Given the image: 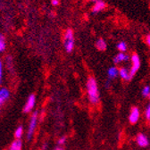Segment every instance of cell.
Returning <instances> with one entry per match:
<instances>
[{
    "label": "cell",
    "instance_id": "1",
    "mask_svg": "<svg viewBox=\"0 0 150 150\" xmlns=\"http://www.w3.org/2000/svg\"><path fill=\"white\" fill-rule=\"evenodd\" d=\"M87 92L89 98V101L93 105H97L99 102V94L98 88V83L95 78L89 77L87 81Z\"/></svg>",
    "mask_w": 150,
    "mask_h": 150
},
{
    "label": "cell",
    "instance_id": "2",
    "mask_svg": "<svg viewBox=\"0 0 150 150\" xmlns=\"http://www.w3.org/2000/svg\"><path fill=\"white\" fill-rule=\"evenodd\" d=\"M64 47L67 53H71L74 47V37L73 31L71 29H67L64 34Z\"/></svg>",
    "mask_w": 150,
    "mask_h": 150
},
{
    "label": "cell",
    "instance_id": "3",
    "mask_svg": "<svg viewBox=\"0 0 150 150\" xmlns=\"http://www.w3.org/2000/svg\"><path fill=\"white\" fill-rule=\"evenodd\" d=\"M38 121H39V114L38 112H34L31 115V117L30 119V122L28 125V130H27V140H30L34 135V132L36 130Z\"/></svg>",
    "mask_w": 150,
    "mask_h": 150
},
{
    "label": "cell",
    "instance_id": "4",
    "mask_svg": "<svg viewBox=\"0 0 150 150\" xmlns=\"http://www.w3.org/2000/svg\"><path fill=\"white\" fill-rule=\"evenodd\" d=\"M131 63H132V66H131V69L129 71V77L130 79H132V77L136 74V72L140 67V59L137 54H133L131 55Z\"/></svg>",
    "mask_w": 150,
    "mask_h": 150
},
{
    "label": "cell",
    "instance_id": "5",
    "mask_svg": "<svg viewBox=\"0 0 150 150\" xmlns=\"http://www.w3.org/2000/svg\"><path fill=\"white\" fill-rule=\"evenodd\" d=\"M35 104H36V97L33 94L29 96V98H27V101L24 105V107H23V112L25 114H29L30 112L32 111V109L34 108L35 106Z\"/></svg>",
    "mask_w": 150,
    "mask_h": 150
},
{
    "label": "cell",
    "instance_id": "6",
    "mask_svg": "<svg viewBox=\"0 0 150 150\" xmlns=\"http://www.w3.org/2000/svg\"><path fill=\"white\" fill-rule=\"evenodd\" d=\"M92 2H94V6L92 7V12L94 13H98L101 12L105 7V3L103 0H92Z\"/></svg>",
    "mask_w": 150,
    "mask_h": 150
},
{
    "label": "cell",
    "instance_id": "7",
    "mask_svg": "<svg viewBox=\"0 0 150 150\" xmlns=\"http://www.w3.org/2000/svg\"><path fill=\"white\" fill-rule=\"evenodd\" d=\"M10 98V91L6 88H0V107H1Z\"/></svg>",
    "mask_w": 150,
    "mask_h": 150
},
{
    "label": "cell",
    "instance_id": "8",
    "mask_svg": "<svg viewBox=\"0 0 150 150\" xmlns=\"http://www.w3.org/2000/svg\"><path fill=\"white\" fill-rule=\"evenodd\" d=\"M139 110L138 107L134 106V107H132V109H131V111H130V115L129 117V122L134 124L139 121Z\"/></svg>",
    "mask_w": 150,
    "mask_h": 150
},
{
    "label": "cell",
    "instance_id": "9",
    "mask_svg": "<svg viewBox=\"0 0 150 150\" xmlns=\"http://www.w3.org/2000/svg\"><path fill=\"white\" fill-rule=\"evenodd\" d=\"M129 60V56L126 54H124L123 52H120L118 54H116V56L114 58V63L115 64H119L122 62H127Z\"/></svg>",
    "mask_w": 150,
    "mask_h": 150
},
{
    "label": "cell",
    "instance_id": "10",
    "mask_svg": "<svg viewBox=\"0 0 150 150\" xmlns=\"http://www.w3.org/2000/svg\"><path fill=\"white\" fill-rule=\"evenodd\" d=\"M137 143H138L139 146H140L142 147H145V146H148L149 141H148V139L146 138V136L140 133V134H139L137 136Z\"/></svg>",
    "mask_w": 150,
    "mask_h": 150
},
{
    "label": "cell",
    "instance_id": "11",
    "mask_svg": "<svg viewBox=\"0 0 150 150\" xmlns=\"http://www.w3.org/2000/svg\"><path fill=\"white\" fill-rule=\"evenodd\" d=\"M23 142L21 139H15L10 146L9 150H22Z\"/></svg>",
    "mask_w": 150,
    "mask_h": 150
},
{
    "label": "cell",
    "instance_id": "12",
    "mask_svg": "<svg viewBox=\"0 0 150 150\" xmlns=\"http://www.w3.org/2000/svg\"><path fill=\"white\" fill-rule=\"evenodd\" d=\"M118 74H119V70L116 67H110L107 71V75H108L109 80L115 78Z\"/></svg>",
    "mask_w": 150,
    "mask_h": 150
},
{
    "label": "cell",
    "instance_id": "13",
    "mask_svg": "<svg viewBox=\"0 0 150 150\" xmlns=\"http://www.w3.org/2000/svg\"><path fill=\"white\" fill-rule=\"evenodd\" d=\"M119 75L121 76L122 79H123L125 81L131 80L130 77H129V71L126 68H121V69H119Z\"/></svg>",
    "mask_w": 150,
    "mask_h": 150
},
{
    "label": "cell",
    "instance_id": "14",
    "mask_svg": "<svg viewBox=\"0 0 150 150\" xmlns=\"http://www.w3.org/2000/svg\"><path fill=\"white\" fill-rule=\"evenodd\" d=\"M96 47H97V48H98V50H100V51H105V50L106 49V47H107L106 43H105V41L103 39H98V40H97V42H96Z\"/></svg>",
    "mask_w": 150,
    "mask_h": 150
},
{
    "label": "cell",
    "instance_id": "15",
    "mask_svg": "<svg viewBox=\"0 0 150 150\" xmlns=\"http://www.w3.org/2000/svg\"><path fill=\"white\" fill-rule=\"evenodd\" d=\"M23 126L17 127V129L14 131V137L16 138V139H20L23 137Z\"/></svg>",
    "mask_w": 150,
    "mask_h": 150
},
{
    "label": "cell",
    "instance_id": "16",
    "mask_svg": "<svg viewBox=\"0 0 150 150\" xmlns=\"http://www.w3.org/2000/svg\"><path fill=\"white\" fill-rule=\"evenodd\" d=\"M6 47V44L5 37H4L2 34H0V53L5 51Z\"/></svg>",
    "mask_w": 150,
    "mask_h": 150
},
{
    "label": "cell",
    "instance_id": "17",
    "mask_svg": "<svg viewBox=\"0 0 150 150\" xmlns=\"http://www.w3.org/2000/svg\"><path fill=\"white\" fill-rule=\"evenodd\" d=\"M117 48L118 50H120L121 52H125L127 50V45L125 42L122 41V42H119L118 45H117Z\"/></svg>",
    "mask_w": 150,
    "mask_h": 150
},
{
    "label": "cell",
    "instance_id": "18",
    "mask_svg": "<svg viewBox=\"0 0 150 150\" xmlns=\"http://www.w3.org/2000/svg\"><path fill=\"white\" fill-rule=\"evenodd\" d=\"M149 93H150V87L149 86H146L142 89V95L144 97H147V96H149Z\"/></svg>",
    "mask_w": 150,
    "mask_h": 150
},
{
    "label": "cell",
    "instance_id": "19",
    "mask_svg": "<svg viewBox=\"0 0 150 150\" xmlns=\"http://www.w3.org/2000/svg\"><path fill=\"white\" fill-rule=\"evenodd\" d=\"M65 141H66V138H65V137H61V138L58 139L57 143H58V145H64V144L65 143Z\"/></svg>",
    "mask_w": 150,
    "mask_h": 150
},
{
    "label": "cell",
    "instance_id": "20",
    "mask_svg": "<svg viewBox=\"0 0 150 150\" xmlns=\"http://www.w3.org/2000/svg\"><path fill=\"white\" fill-rule=\"evenodd\" d=\"M146 117L147 120H150V105L147 106L146 111Z\"/></svg>",
    "mask_w": 150,
    "mask_h": 150
},
{
    "label": "cell",
    "instance_id": "21",
    "mask_svg": "<svg viewBox=\"0 0 150 150\" xmlns=\"http://www.w3.org/2000/svg\"><path fill=\"white\" fill-rule=\"evenodd\" d=\"M2 76H3V64L1 60H0V79H2Z\"/></svg>",
    "mask_w": 150,
    "mask_h": 150
},
{
    "label": "cell",
    "instance_id": "22",
    "mask_svg": "<svg viewBox=\"0 0 150 150\" xmlns=\"http://www.w3.org/2000/svg\"><path fill=\"white\" fill-rule=\"evenodd\" d=\"M146 42L148 46H150V34H148L146 38Z\"/></svg>",
    "mask_w": 150,
    "mask_h": 150
},
{
    "label": "cell",
    "instance_id": "23",
    "mask_svg": "<svg viewBox=\"0 0 150 150\" xmlns=\"http://www.w3.org/2000/svg\"><path fill=\"white\" fill-rule=\"evenodd\" d=\"M52 5L53 6H58V4H59V1L58 0H52Z\"/></svg>",
    "mask_w": 150,
    "mask_h": 150
},
{
    "label": "cell",
    "instance_id": "24",
    "mask_svg": "<svg viewBox=\"0 0 150 150\" xmlns=\"http://www.w3.org/2000/svg\"><path fill=\"white\" fill-rule=\"evenodd\" d=\"M54 150H64L62 146H57V147H55Z\"/></svg>",
    "mask_w": 150,
    "mask_h": 150
},
{
    "label": "cell",
    "instance_id": "25",
    "mask_svg": "<svg viewBox=\"0 0 150 150\" xmlns=\"http://www.w3.org/2000/svg\"><path fill=\"white\" fill-rule=\"evenodd\" d=\"M47 145L45 143V144H44V146H42V149H43V150H46V149H47Z\"/></svg>",
    "mask_w": 150,
    "mask_h": 150
},
{
    "label": "cell",
    "instance_id": "26",
    "mask_svg": "<svg viewBox=\"0 0 150 150\" xmlns=\"http://www.w3.org/2000/svg\"><path fill=\"white\" fill-rule=\"evenodd\" d=\"M1 81H2V79H0V84H1Z\"/></svg>",
    "mask_w": 150,
    "mask_h": 150
},
{
    "label": "cell",
    "instance_id": "27",
    "mask_svg": "<svg viewBox=\"0 0 150 150\" xmlns=\"http://www.w3.org/2000/svg\"><path fill=\"white\" fill-rule=\"evenodd\" d=\"M148 97H149V98H150V93H149V96H148Z\"/></svg>",
    "mask_w": 150,
    "mask_h": 150
},
{
    "label": "cell",
    "instance_id": "28",
    "mask_svg": "<svg viewBox=\"0 0 150 150\" xmlns=\"http://www.w3.org/2000/svg\"><path fill=\"white\" fill-rule=\"evenodd\" d=\"M149 121H150V120H149ZM149 125H150V122H149Z\"/></svg>",
    "mask_w": 150,
    "mask_h": 150
},
{
    "label": "cell",
    "instance_id": "29",
    "mask_svg": "<svg viewBox=\"0 0 150 150\" xmlns=\"http://www.w3.org/2000/svg\"><path fill=\"white\" fill-rule=\"evenodd\" d=\"M0 109H1V108H0Z\"/></svg>",
    "mask_w": 150,
    "mask_h": 150
}]
</instances>
